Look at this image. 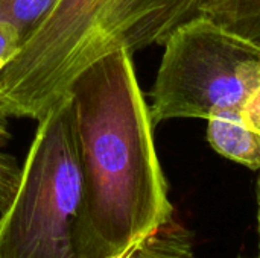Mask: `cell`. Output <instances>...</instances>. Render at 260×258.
Masks as SVG:
<instances>
[{"mask_svg": "<svg viewBox=\"0 0 260 258\" xmlns=\"http://www.w3.org/2000/svg\"><path fill=\"white\" fill-rule=\"evenodd\" d=\"M151 91L154 126L239 113L260 88V49L206 14L177 29Z\"/></svg>", "mask_w": 260, "mask_h": 258, "instance_id": "277c9868", "label": "cell"}, {"mask_svg": "<svg viewBox=\"0 0 260 258\" xmlns=\"http://www.w3.org/2000/svg\"><path fill=\"white\" fill-rule=\"evenodd\" d=\"M69 96L82 176L73 251L76 258H120L174 214L133 53L98 59Z\"/></svg>", "mask_w": 260, "mask_h": 258, "instance_id": "6da1fadb", "label": "cell"}, {"mask_svg": "<svg viewBox=\"0 0 260 258\" xmlns=\"http://www.w3.org/2000/svg\"><path fill=\"white\" fill-rule=\"evenodd\" d=\"M120 258H197V255L189 231L172 219Z\"/></svg>", "mask_w": 260, "mask_h": 258, "instance_id": "52a82bcc", "label": "cell"}, {"mask_svg": "<svg viewBox=\"0 0 260 258\" xmlns=\"http://www.w3.org/2000/svg\"><path fill=\"white\" fill-rule=\"evenodd\" d=\"M21 44L23 40L18 29L12 23L0 18V78L8 65L17 58Z\"/></svg>", "mask_w": 260, "mask_h": 258, "instance_id": "30bf717a", "label": "cell"}, {"mask_svg": "<svg viewBox=\"0 0 260 258\" xmlns=\"http://www.w3.org/2000/svg\"><path fill=\"white\" fill-rule=\"evenodd\" d=\"M239 258H245V257H239Z\"/></svg>", "mask_w": 260, "mask_h": 258, "instance_id": "4fadbf2b", "label": "cell"}, {"mask_svg": "<svg viewBox=\"0 0 260 258\" xmlns=\"http://www.w3.org/2000/svg\"><path fill=\"white\" fill-rule=\"evenodd\" d=\"M82 195L69 93L40 120L17 193L0 214V258H76L73 224Z\"/></svg>", "mask_w": 260, "mask_h": 258, "instance_id": "3957f363", "label": "cell"}, {"mask_svg": "<svg viewBox=\"0 0 260 258\" xmlns=\"http://www.w3.org/2000/svg\"><path fill=\"white\" fill-rule=\"evenodd\" d=\"M210 0H59L0 78V114L40 120L88 65L165 44Z\"/></svg>", "mask_w": 260, "mask_h": 258, "instance_id": "7a4b0ae2", "label": "cell"}, {"mask_svg": "<svg viewBox=\"0 0 260 258\" xmlns=\"http://www.w3.org/2000/svg\"><path fill=\"white\" fill-rule=\"evenodd\" d=\"M12 140V134L8 126V117L0 114V214H3L18 189L21 167L17 160L5 151Z\"/></svg>", "mask_w": 260, "mask_h": 258, "instance_id": "9c48e42d", "label": "cell"}, {"mask_svg": "<svg viewBox=\"0 0 260 258\" xmlns=\"http://www.w3.org/2000/svg\"><path fill=\"white\" fill-rule=\"evenodd\" d=\"M207 140L219 155L260 172V88L236 114L207 120Z\"/></svg>", "mask_w": 260, "mask_h": 258, "instance_id": "5b68a950", "label": "cell"}, {"mask_svg": "<svg viewBox=\"0 0 260 258\" xmlns=\"http://www.w3.org/2000/svg\"><path fill=\"white\" fill-rule=\"evenodd\" d=\"M204 14L260 49V0H210Z\"/></svg>", "mask_w": 260, "mask_h": 258, "instance_id": "8992f818", "label": "cell"}, {"mask_svg": "<svg viewBox=\"0 0 260 258\" xmlns=\"http://www.w3.org/2000/svg\"><path fill=\"white\" fill-rule=\"evenodd\" d=\"M257 190L260 192V175H259V179H257Z\"/></svg>", "mask_w": 260, "mask_h": 258, "instance_id": "7c38bea8", "label": "cell"}, {"mask_svg": "<svg viewBox=\"0 0 260 258\" xmlns=\"http://www.w3.org/2000/svg\"><path fill=\"white\" fill-rule=\"evenodd\" d=\"M58 2L59 0H0V18L12 23L24 43Z\"/></svg>", "mask_w": 260, "mask_h": 258, "instance_id": "ba28073f", "label": "cell"}, {"mask_svg": "<svg viewBox=\"0 0 260 258\" xmlns=\"http://www.w3.org/2000/svg\"><path fill=\"white\" fill-rule=\"evenodd\" d=\"M257 230H259V257L260 258V192L257 190Z\"/></svg>", "mask_w": 260, "mask_h": 258, "instance_id": "8fae6325", "label": "cell"}]
</instances>
